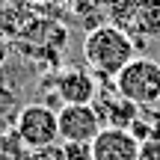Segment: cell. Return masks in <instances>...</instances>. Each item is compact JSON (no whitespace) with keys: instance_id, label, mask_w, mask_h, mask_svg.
<instances>
[{"instance_id":"obj_1","label":"cell","mask_w":160,"mask_h":160,"mask_svg":"<svg viewBox=\"0 0 160 160\" xmlns=\"http://www.w3.org/2000/svg\"><path fill=\"white\" fill-rule=\"evenodd\" d=\"M137 45H133L131 33L113 27V24H98L86 33L83 39V57L86 65L92 68V74L98 77H113L137 57Z\"/></svg>"},{"instance_id":"obj_2","label":"cell","mask_w":160,"mask_h":160,"mask_svg":"<svg viewBox=\"0 0 160 160\" xmlns=\"http://www.w3.org/2000/svg\"><path fill=\"white\" fill-rule=\"evenodd\" d=\"M116 89L122 98L133 101L139 110L160 104V62L151 57H133L116 74Z\"/></svg>"},{"instance_id":"obj_3","label":"cell","mask_w":160,"mask_h":160,"mask_svg":"<svg viewBox=\"0 0 160 160\" xmlns=\"http://www.w3.org/2000/svg\"><path fill=\"white\" fill-rule=\"evenodd\" d=\"M12 131L24 139V145H27L30 151L53 145V142H59L57 110H53L51 104H42V101L24 104L15 113V128H12Z\"/></svg>"},{"instance_id":"obj_4","label":"cell","mask_w":160,"mask_h":160,"mask_svg":"<svg viewBox=\"0 0 160 160\" xmlns=\"http://www.w3.org/2000/svg\"><path fill=\"white\" fill-rule=\"evenodd\" d=\"M62 142H92L101 133V116L95 104H62L57 110Z\"/></svg>"},{"instance_id":"obj_5","label":"cell","mask_w":160,"mask_h":160,"mask_svg":"<svg viewBox=\"0 0 160 160\" xmlns=\"http://www.w3.org/2000/svg\"><path fill=\"white\" fill-rule=\"evenodd\" d=\"M62 104H95L98 98V77L86 68H65L53 80Z\"/></svg>"},{"instance_id":"obj_6","label":"cell","mask_w":160,"mask_h":160,"mask_svg":"<svg viewBox=\"0 0 160 160\" xmlns=\"http://www.w3.org/2000/svg\"><path fill=\"white\" fill-rule=\"evenodd\" d=\"M92 160H139V142L131 131L101 128V133L92 139Z\"/></svg>"},{"instance_id":"obj_7","label":"cell","mask_w":160,"mask_h":160,"mask_svg":"<svg viewBox=\"0 0 160 160\" xmlns=\"http://www.w3.org/2000/svg\"><path fill=\"white\" fill-rule=\"evenodd\" d=\"M128 33L131 39H160V0H139Z\"/></svg>"},{"instance_id":"obj_8","label":"cell","mask_w":160,"mask_h":160,"mask_svg":"<svg viewBox=\"0 0 160 160\" xmlns=\"http://www.w3.org/2000/svg\"><path fill=\"white\" fill-rule=\"evenodd\" d=\"M137 3L139 0H104V18H110V24L119 30H131L133 15H137Z\"/></svg>"},{"instance_id":"obj_9","label":"cell","mask_w":160,"mask_h":160,"mask_svg":"<svg viewBox=\"0 0 160 160\" xmlns=\"http://www.w3.org/2000/svg\"><path fill=\"white\" fill-rule=\"evenodd\" d=\"M0 160H30V148L15 131H0Z\"/></svg>"},{"instance_id":"obj_10","label":"cell","mask_w":160,"mask_h":160,"mask_svg":"<svg viewBox=\"0 0 160 160\" xmlns=\"http://www.w3.org/2000/svg\"><path fill=\"white\" fill-rule=\"evenodd\" d=\"M18 110H21V107H18V92L0 80V119H6V116H15Z\"/></svg>"},{"instance_id":"obj_11","label":"cell","mask_w":160,"mask_h":160,"mask_svg":"<svg viewBox=\"0 0 160 160\" xmlns=\"http://www.w3.org/2000/svg\"><path fill=\"white\" fill-rule=\"evenodd\" d=\"M65 160H92V142H62Z\"/></svg>"},{"instance_id":"obj_12","label":"cell","mask_w":160,"mask_h":160,"mask_svg":"<svg viewBox=\"0 0 160 160\" xmlns=\"http://www.w3.org/2000/svg\"><path fill=\"white\" fill-rule=\"evenodd\" d=\"M30 160H65V148H62V142L45 145V148L30 151Z\"/></svg>"},{"instance_id":"obj_13","label":"cell","mask_w":160,"mask_h":160,"mask_svg":"<svg viewBox=\"0 0 160 160\" xmlns=\"http://www.w3.org/2000/svg\"><path fill=\"white\" fill-rule=\"evenodd\" d=\"M139 160H160V139L139 142Z\"/></svg>"},{"instance_id":"obj_14","label":"cell","mask_w":160,"mask_h":160,"mask_svg":"<svg viewBox=\"0 0 160 160\" xmlns=\"http://www.w3.org/2000/svg\"><path fill=\"white\" fill-rule=\"evenodd\" d=\"M3 57H6V45H3V39H0V62H3Z\"/></svg>"},{"instance_id":"obj_15","label":"cell","mask_w":160,"mask_h":160,"mask_svg":"<svg viewBox=\"0 0 160 160\" xmlns=\"http://www.w3.org/2000/svg\"><path fill=\"white\" fill-rule=\"evenodd\" d=\"M12 3H21V6H27V3H33V0H12Z\"/></svg>"},{"instance_id":"obj_16","label":"cell","mask_w":160,"mask_h":160,"mask_svg":"<svg viewBox=\"0 0 160 160\" xmlns=\"http://www.w3.org/2000/svg\"><path fill=\"white\" fill-rule=\"evenodd\" d=\"M157 139H160V133H157Z\"/></svg>"}]
</instances>
